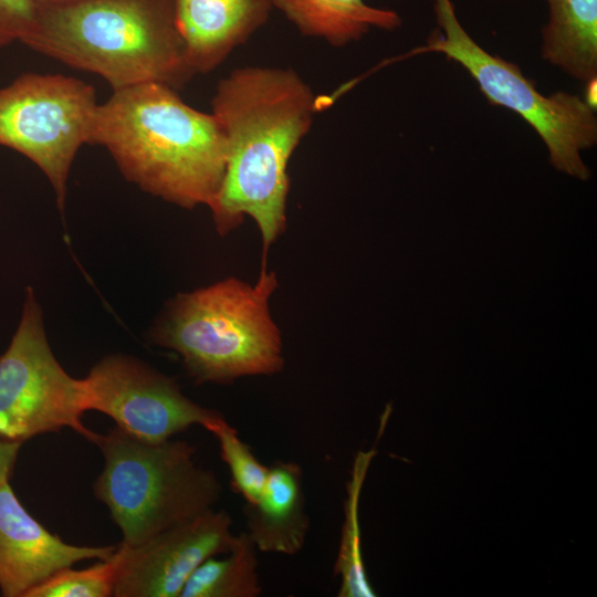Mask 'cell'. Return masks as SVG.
<instances>
[{"label":"cell","instance_id":"obj_1","mask_svg":"<svg viewBox=\"0 0 597 597\" xmlns=\"http://www.w3.org/2000/svg\"><path fill=\"white\" fill-rule=\"evenodd\" d=\"M211 107L227 144L223 180L209 207L216 230L224 235L249 216L265 259L286 227L290 159L320 102L294 70L251 65L218 82Z\"/></svg>","mask_w":597,"mask_h":597},{"label":"cell","instance_id":"obj_4","mask_svg":"<svg viewBox=\"0 0 597 597\" xmlns=\"http://www.w3.org/2000/svg\"><path fill=\"white\" fill-rule=\"evenodd\" d=\"M277 285L265 264L254 285L235 277L171 300L150 331L155 345L176 352L197 384H228L282 370V337L269 300Z\"/></svg>","mask_w":597,"mask_h":597},{"label":"cell","instance_id":"obj_15","mask_svg":"<svg viewBox=\"0 0 597 597\" xmlns=\"http://www.w3.org/2000/svg\"><path fill=\"white\" fill-rule=\"evenodd\" d=\"M542 56L570 76L588 81L597 74V0H546Z\"/></svg>","mask_w":597,"mask_h":597},{"label":"cell","instance_id":"obj_9","mask_svg":"<svg viewBox=\"0 0 597 597\" xmlns=\"http://www.w3.org/2000/svg\"><path fill=\"white\" fill-rule=\"evenodd\" d=\"M82 381L86 411L108 416L145 441H165L192 426L206 429L221 416L185 396L172 378L129 355L105 356Z\"/></svg>","mask_w":597,"mask_h":597},{"label":"cell","instance_id":"obj_12","mask_svg":"<svg viewBox=\"0 0 597 597\" xmlns=\"http://www.w3.org/2000/svg\"><path fill=\"white\" fill-rule=\"evenodd\" d=\"M186 61L193 74L217 69L259 30L270 0H172Z\"/></svg>","mask_w":597,"mask_h":597},{"label":"cell","instance_id":"obj_13","mask_svg":"<svg viewBox=\"0 0 597 597\" xmlns=\"http://www.w3.org/2000/svg\"><path fill=\"white\" fill-rule=\"evenodd\" d=\"M304 502L300 465L277 461L270 467L259 500L244 507L247 533L258 551L294 555L302 549L310 530Z\"/></svg>","mask_w":597,"mask_h":597},{"label":"cell","instance_id":"obj_7","mask_svg":"<svg viewBox=\"0 0 597 597\" xmlns=\"http://www.w3.org/2000/svg\"><path fill=\"white\" fill-rule=\"evenodd\" d=\"M97 105L91 84L63 74L23 73L0 87V146L42 170L61 212L72 164L90 142Z\"/></svg>","mask_w":597,"mask_h":597},{"label":"cell","instance_id":"obj_3","mask_svg":"<svg viewBox=\"0 0 597 597\" xmlns=\"http://www.w3.org/2000/svg\"><path fill=\"white\" fill-rule=\"evenodd\" d=\"M114 90L158 82L185 85L189 69L172 0H75L40 6L23 42Z\"/></svg>","mask_w":597,"mask_h":597},{"label":"cell","instance_id":"obj_2","mask_svg":"<svg viewBox=\"0 0 597 597\" xmlns=\"http://www.w3.org/2000/svg\"><path fill=\"white\" fill-rule=\"evenodd\" d=\"M88 144L104 147L126 180L185 209L209 208L226 171L227 144L214 115L158 82L114 90L97 105Z\"/></svg>","mask_w":597,"mask_h":597},{"label":"cell","instance_id":"obj_18","mask_svg":"<svg viewBox=\"0 0 597 597\" xmlns=\"http://www.w3.org/2000/svg\"><path fill=\"white\" fill-rule=\"evenodd\" d=\"M206 430L217 439L220 455L231 475V485L248 504L255 503L269 474V467L262 464L243 442L234 428L222 416L214 419Z\"/></svg>","mask_w":597,"mask_h":597},{"label":"cell","instance_id":"obj_22","mask_svg":"<svg viewBox=\"0 0 597 597\" xmlns=\"http://www.w3.org/2000/svg\"><path fill=\"white\" fill-rule=\"evenodd\" d=\"M596 76L589 78L587 82V86L585 90V96L584 101L587 103L589 107L596 111L597 105V81Z\"/></svg>","mask_w":597,"mask_h":597},{"label":"cell","instance_id":"obj_5","mask_svg":"<svg viewBox=\"0 0 597 597\" xmlns=\"http://www.w3.org/2000/svg\"><path fill=\"white\" fill-rule=\"evenodd\" d=\"M95 444L104 468L93 483L94 495L108 509L126 545L214 509L221 496L218 478L198 463L187 441H145L115 426Z\"/></svg>","mask_w":597,"mask_h":597},{"label":"cell","instance_id":"obj_11","mask_svg":"<svg viewBox=\"0 0 597 597\" xmlns=\"http://www.w3.org/2000/svg\"><path fill=\"white\" fill-rule=\"evenodd\" d=\"M116 546H78L64 542L35 520L10 482L0 484V591L25 597L56 572L86 559H107Z\"/></svg>","mask_w":597,"mask_h":597},{"label":"cell","instance_id":"obj_14","mask_svg":"<svg viewBox=\"0 0 597 597\" xmlns=\"http://www.w3.org/2000/svg\"><path fill=\"white\" fill-rule=\"evenodd\" d=\"M273 8L304 35L335 48L362 39L373 28L391 31L400 27L399 14L364 0H270Z\"/></svg>","mask_w":597,"mask_h":597},{"label":"cell","instance_id":"obj_19","mask_svg":"<svg viewBox=\"0 0 597 597\" xmlns=\"http://www.w3.org/2000/svg\"><path fill=\"white\" fill-rule=\"evenodd\" d=\"M115 567L114 554L86 568L65 567L33 587L25 597H109L114 593Z\"/></svg>","mask_w":597,"mask_h":597},{"label":"cell","instance_id":"obj_20","mask_svg":"<svg viewBox=\"0 0 597 597\" xmlns=\"http://www.w3.org/2000/svg\"><path fill=\"white\" fill-rule=\"evenodd\" d=\"M39 11L38 0H0V48L23 43L36 23Z\"/></svg>","mask_w":597,"mask_h":597},{"label":"cell","instance_id":"obj_8","mask_svg":"<svg viewBox=\"0 0 597 597\" xmlns=\"http://www.w3.org/2000/svg\"><path fill=\"white\" fill-rule=\"evenodd\" d=\"M82 379L69 375L46 338L42 310L32 287L25 291L22 315L7 350L0 356V441H24L71 428L92 443Z\"/></svg>","mask_w":597,"mask_h":597},{"label":"cell","instance_id":"obj_6","mask_svg":"<svg viewBox=\"0 0 597 597\" xmlns=\"http://www.w3.org/2000/svg\"><path fill=\"white\" fill-rule=\"evenodd\" d=\"M433 9L440 31L423 51L442 53L462 65L491 104L517 113L536 130L557 170L587 180L590 171L580 151L597 142L595 109L578 95L540 93L517 65L490 54L467 33L451 0H434Z\"/></svg>","mask_w":597,"mask_h":597},{"label":"cell","instance_id":"obj_16","mask_svg":"<svg viewBox=\"0 0 597 597\" xmlns=\"http://www.w3.org/2000/svg\"><path fill=\"white\" fill-rule=\"evenodd\" d=\"M256 547L247 532L234 535L223 557L205 559L190 575L179 597H258L262 593L259 579Z\"/></svg>","mask_w":597,"mask_h":597},{"label":"cell","instance_id":"obj_10","mask_svg":"<svg viewBox=\"0 0 597 597\" xmlns=\"http://www.w3.org/2000/svg\"><path fill=\"white\" fill-rule=\"evenodd\" d=\"M223 510H209L136 544L119 543L115 597H179L195 572L208 557L229 552L234 534Z\"/></svg>","mask_w":597,"mask_h":597},{"label":"cell","instance_id":"obj_21","mask_svg":"<svg viewBox=\"0 0 597 597\" xmlns=\"http://www.w3.org/2000/svg\"><path fill=\"white\" fill-rule=\"evenodd\" d=\"M22 443L0 441V484L9 481Z\"/></svg>","mask_w":597,"mask_h":597},{"label":"cell","instance_id":"obj_23","mask_svg":"<svg viewBox=\"0 0 597 597\" xmlns=\"http://www.w3.org/2000/svg\"><path fill=\"white\" fill-rule=\"evenodd\" d=\"M70 1H75V0H38L40 6L59 4V3L70 2Z\"/></svg>","mask_w":597,"mask_h":597},{"label":"cell","instance_id":"obj_17","mask_svg":"<svg viewBox=\"0 0 597 597\" xmlns=\"http://www.w3.org/2000/svg\"><path fill=\"white\" fill-rule=\"evenodd\" d=\"M375 449L359 451L353 464V471L347 483V499L345 501V519L342 528V538L334 574L341 578L339 597H374L376 596L367 578L362 555L360 527L358 520V503L363 483Z\"/></svg>","mask_w":597,"mask_h":597}]
</instances>
